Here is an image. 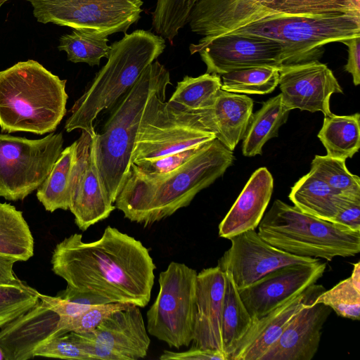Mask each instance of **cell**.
I'll use <instances>...</instances> for the list:
<instances>
[{"label":"cell","mask_w":360,"mask_h":360,"mask_svg":"<svg viewBox=\"0 0 360 360\" xmlns=\"http://www.w3.org/2000/svg\"><path fill=\"white\" fill-rule=\"evenodd\" d=\"M188 24L203 38L235 34L276 41L284 65L319 60L327 44L360 37L359 13L290 15L248 0H199Z\"/></svg>","instance_id":"6da1fadb"},{"label":"cell","mask_w":360,"mask_h":360,"mask_svg":"<svg viewBox=\"0 0 360 360\" xmlns=\"http://www.w3.org/2000/svg\"><path fill=\"white\" fill-rule=\"evenodd\" d=\"M53 273L73 289L98 295L109 303L148 305L156 269L141 241L107 226L101 237L85 242L73 233L53 250Z\"/></svg>","instance_id":"7a4b0ae2"},{"label":"cell","mask_w":360,"mask_h":360,"mask_svg":"<svg viewBox=\"0 0 360 360\" xmlns=\"http://www.w3.org/2000/svg\"><path fill=\"white\" fill-rule=\"evenodd\" d=\"M233 160V151L214 139L186 163L167 173H145L131 163L114 202L115 208L131 221L151 225L188 206L200 191L225 173Z\"/></svg>","instance_id":"3957f363"},{"label":"cell","mask_w":360,"mask_h":360,"mask_svg":"<svg viewBox=\"0 0 360 360\" xmlns=\"http://www.w3.org/2000/svg\"><path fill=\"white\" fill-rule=\"evenodd\" d=\"M66 80L34 60L0 71L2 132H53L66 113Z\"/></svg>","instance_id":"277c9868"},{"label":"cell","mask_w":360,"mask_h":360,"mask_svg":"<svg viewBox=\"0 0 360 360\" xmlns=\"http://www.w3.org/2000/svg\"><path fill=\"white\" fill-rule=\"evenodd\" d=\"M165 48L162 37L144 30L125 33L114 42L106 63L72 107L65 130L70 132L79 129L95 134L94 122L98 115L114 105Z\"/></svg>","instance_id":"5b68a950"},{"label":"cell","mask_w":360,"mask_h":360,"mask_svg":"<svg viewBox=\"0 0 360 360\" xmlns=\"http://www.w3.org/2000/svg\"><path fill=\"white\" fill-rule=\"evenodd\" d=\"M170 75L155 60L124 94L104 125L96 134L95 155L103 188L112 203L122 188L131 164V154L150 97Z\"/></svg>","instance_id":"8992f818"},{"label":"cell","mask_w":360,"mask_h":360,"mask_svg":"<svg viewBox=\"0 0 360 360\" xmlns=\"http://www.w3.org/2000/svg\"><path fill=\"white\" fill-rule=\"evenodd\" d=\"M259 235L290 254L332 261L360 252V231L319 219L276 200L259 224Z\"/></svg>","instance_id":"52a82bcc"},{"label":"cell","mask_w":360,"mask_h":360,"mask_svg":"<svg viewBox=\"0 0 360 360\" xmlns=\"http://www.w3.org/2000/svg\"><path fill=\"white\" fill-rule=\"evenodd\" d=\"M170 79L153 93L143 112L131 163L153 160L216 139L204 124L201 110L186 111L166 101Z\"/></svg>","instance_id":"ba28073f"},{"label":"cell","mask_w":360,"mask_h":360,"mask_svg":"<svg viewBox=\"0 0 360 360\" xmlns=\"http://www.w3.org/2000/svg\"><path fill=\"white\" fill-rule=\"evenodd\" d=\"M197 271L172 262L160 273L159 291L146 314L147 331L169 347H188L193 340Z\"/></svg>","instance_id":"9c48e42d"},{"label":"cell","mask_w":360,"mask_h":360,"mask_svg":"<svg viewBox=\"0 0 360 360\" xmlns=\"http://www.w3.org/2000/svg\"><path fill=\"white\" fill-rule=\"evenodd\" d=\"M61 132L39 139L0 133V197L17 201L37 190L63 150Z\"/></svg>","instance_id":"30bf717a"},{"label":"cell","mask_w":360,"mask_h":360,"mask_svg":"<svg viewBox=\"0 0 360 360\" xmlns=\"http://www.w3.org/2000/svg\"><path fill=\"white\" fill-rule=\"evenodd\" d=\"M41 23L108 37L127 33L141 17L143 0H26Z\"/></svg>","instance_id":"8fae6325"},{"label":"cell","mask_w":360,"mask_h":360,"mask_svg":"<svg viewBox=\"0 0 360 360\" xmlns=\"http://www.w3.org/2000/svg\"><path fill=\"white\" fill-rule=\"evenodd\" d=\"M191 54L198 53L207 73H224L257 66L284 65V50L278 42L259 37L225 34L202 37L189 46Z\"/></svg>","instance_id":"7c38bea8"},{"label":"cell","mask_w":360,"mask_h":360,"mask_svg":"<svg viewBox=\"0 0 360 360\" xmlns=\"http://www.w3.org/2000/svg\"><path fill=\"white\" fill-rule=\"evenodd\" d=\"M96 134L82 131L76 141V156L70 177L69 210L74 215L75 223L83 231L108 218L115 209L97 168Z\"/></svg>","instance_id":"4fadbf2b"},{"label":"cell","mask_w":360,"mask_h":360,"mask_svg":"<svg viewBox=\"0 0 360 360\" xmlns=\"http://www.w3.org/2000/svg\"><path fill=\"white\" fill-rule=\"evenodd\" d=\"M229 240L231 247L218 260L217 266L223 271L230 272L238 290L283 266L319 260L283 251L265 241L255 229L240 233Z\"/></svg>","instance_id":"5bb4252c"},{"label":"cell","mask_w":360,"mask_h":360,"mask_svg":"<svg viewBox=\"0 0 360 360\" xmlns=\"http://www.w3.org/2000/svg\"><path fill=\"white\" fill-rule=\"evenodd\" d=\"M326 263L292 264L278 268L238 290L253 323L321 278Z\"/></svg>","instance_id":"9a60e30c"},{"label":"cell","mask_w":360,"mask_h":360,"mask_svg":"<svg viewBox=\"0 0 360 360\" xmlns=\"http://www.w3.org/2000/svg\"><path fill=\"white\" fill-rule=\"evenodd\" d=\"M281 101L288 110L332 113L330 99L343 90L331 70L319 60L278 68Z\"/></svg>","instance_id":"2e32d148"},{"label":"cell","mask_w":360,"mask_h":360,"mask_svg":"<svg viewBox=\"0 0 360 360\" xmlns=\"http://www.w3.org/2000/svg\"><path fill=\"white\" fill-rule=\"evenodd\" d=\"M66 333V317L54 309L52 296L41 294L35 305L0 330V346L6 360H27L49 340Z\"/></svg>","instance_id":"e0dca14e"},{"label":"cell","mask_w":360,"mask_h":360,"mask_svg":"<svg viewBox=\"0 0 360 360\" xmlns=\"http://www.w3.org/2000/svg\"><path fill=\"white\" fill-rule=\"evenodd\" d=\"M324 290L323 285L313 284L255 321L236 344L228 360H261L292 319L304 307L314 303Z\"/></svg>","instance_id":"ac0fdd59"},{"label":"cell","mask_w":360,"mask_h":360,"mask_svg":"<svg viewBox=\"0 0 360 360\" xmlns=\"http://www.w3.org/2000/svg\"><path fill=\"white\" fill-rule=\"evenodd\" d=\"M139 307L116 311L95 330L84 333L112 353L117 360H137L148 353L150 339Z\"/></svg>","instance_id":"d6986e66"},{"label":"cell","mask_w":360,"mask_h":360,"mask_svg":"<svg viewBox=\"0 0 360 360\" xmlns=\"http://www.w3.org/2000/svg\"><path fill=\"white\" fill-rule=\"evenodd\" d=\"M225 285V274L218 266L204 269L198 274L193 340V346L224 354L221 316Z\"/></svg>","instance_id":"ffe728a7"},{"label":"cell","mask_w":360,"mask_h":360,"mask_svg":"<svg viewBox=\"0 0 360 360\" xmlns=\"http://www.w3.org/2000/svg\"><path fill=\"white\" fill-rule=\"evenodd\" d=\"M331 309L312 303L289 322L277 341L261 360H311L319 347L321 330Z\"/></svg>","instance_id":"44dd1931"},{"label":"cell","mask_w":360,"mask_h":360,"mask_svg":"<svg viewBox=\"0 0 360 360\" xmlns=\"http://www.w3.org/2000/svg\"><path fill=\"white\" fill-rule=\"evenodd\" d=\"M274 179L266 167L251 175L239 196L219 225V236L229 239L246 231L255 229L270 202Z\"/></svg>","instance_id":"7402d4cb"},{"label":"cell","mask_w":360,"mask_h":360,"mask_svg":"<svg viewBox=\"0 0 360 360\" xmlns=\"http://www.w3.org/2000/svg\"><path fill=\"white\" fill-rule=\"evenodd\" d=\"M253 105L249 96L221 89L213 106L200 110L207 131L233 151L244 136Z\"/></svg>","instance_id":"603a6c76"},{"label":"cell","mask_w":360,"mask_h":360,"mask_svg":"<svg viewBox=\"0 0 360 360\" xmlns=\"http://www.w3.org/2000/svg\"><path fill=\"white\" fill-rule=\"evenodd\" d=\"M342 195L309 172L291 188L289 198L300 211L333 222Z\"/></svg>","instance_id":"cb8c5ba5"},{"label":"cell","mask_w":360,"mask_h":360,"mask_svg":"<svg viewBox=\"0 0 360 360\" xmlns=\"http://www.w3.org/2000/svg\"><path fill=\"white\" fill-rule=\"evenodd\" d=\"M289 112L282 103L280 94L263 103L250 117L243 138V155H262L264 144L278 136L279 128L287 122Z\"/></svg>","instance_id":"d4e9b609"},{"label":"cell","mask_w":360,"mask_h":360,"mask_svg":"<svg viewBox=\"0 0 360 360\" xmlns=\"http://www.w3.org/2000/svg\"><path fill=\"white\" fill-rule=\"evenodd\" d=\"M318 138L327 155L338 159L351 158L360 148V115L324 116Z\"/></svg>","instance_id":"484cf974"},{"label":"cell","mask_w":360,"mask_h":360,"mask_svg":"<svg viewBox=\"0 0 360 360\" xmlns=\"http://www.w3.org/2000/svg\"><path fill=\"white\" fill-rule=\"evenodd\" d=\"M76 156V141L61 152L49 174L37 189V198L46 211L69 210L70 177Z\"/></svg>","instance_id":"4316f807"},{"label":"cell","mask_w":360,"mask_h":360,"mask_svg":"<svg viewBox=\"0 0 360 360\" xmlns=\"http://www.w3.org/2000/svg\"><path fill=\"white\" fill-rule=\"evenodd\" d=\"M34 237L22 212L0 202V254L25 262L34 255Z\"/></svg>","instance_id":"83f0119b"},{"label":"cell","mask_w":360,"mask_h":360,"mask_svg":"<svg viewBox=\"0 0 360 360\" xmlns=\"http://www.w3.org/2000/svg\"><path fill=\"white\" fill-rule=\"evenodd\" d=\"M226 285L224 295L221 333L224 353L227 357L236 344L244 336L253 321L243 304L231 274L224 271Z\"/></svg>","instance_id":"f1b7e54d"},{"label":"cell","mask_w":360,"mask_h":360,"mask_svg":"<svg viewBox=\"0 0 360 360\" xmlns=\"http://www.w3.org/2000/svg\"><path fill=\"white\" fill-rule=\"evenodd\" d=\"M219 75L205 73L196 77L185 76L177 83L168 102L186 111H197L213 106L221 89Z\"/></svg>","instance_id":"f546056e"},{"label":"cell","mask_w":360,"mask_h":360,"mask_svg":"<svg viewBox=\"0 0 360 360\" xmlns=\"http://www.w3.org/2000/svg\"><path fill=\"white\" fill-rule=\"evenodd\" d=\"M221 76L222 90L232 93L268 94L278 85V67L257 66L233 70Z\"/></svg>","instance_id":"4dcf8cb0"},{"label":"cell","mask_w":360,"mask_h":360,"mask_svg":"<svg viewBox=\"0 0 360 360\" xmlns=\"http://www.w3.org/2000/svg\"><path fill=\"white\" fill-rule=\"evenodd\" d=\"M108 43L107 36L72 30L60 37L58 49L65 51L68 60L72 63L94 66L99 65L101 58H108L110 49Z\"/></svg>","instance_id":"1f68e13d"},{"label":"cell","mask_w":360,"mask_h":360,"mask_svg":"<svg viewBox=\"0 0 360 360\" xmlns=\"http://www.w3.org/2000/svg\"><path fill=\"white\" fill-rule=\"evenodd\" d=\"M309 172L338 193L360 196L359 177L348 170L345 160L316 155L311 162Z\"/></svg>","instance_id":"d6a6232c"},{"label":"cell","mask_w":360,"mask_h":360,"mask_svg":"<svg viewBox=\"0 0 360 360\" xmlns=\"http://www.w3.org/2000/svg\"><path fill=\"white\" fill-rule=\"evenodd\" d=\"M272 10L296 15L360 14V0H272L263 5Z\"/></svg>","instance_id":"836d02e7"},{"label":"cell","mask_w":360,"mask_h":360,"mask_svg":"<svg viewBox=\"0 0 360 360\" xmlns=\"http://www.w3.org/2000/svg\"><path fill=\"white\" fill-rule=\"evenodd\" d=\"M40 295L23 281L0 285V329L35 305Z\"/></svg>","instance_id":"e575fe53"},{"label":"cell","mask_w":360,"mask_h":360,"mask_svg":"<svg viewBox=\"0 0 360 360\" xmlns=\"http://www.w3.org/2000/svg\"><path fill=\"white\" fill-rule=\"evenodd\" d=\"M329 307L338 316L352 320L360 319V290L350 278L341 281L332 288L324 290L315 300Z\"/></svg>","instance_id":"d590c367"},{"label":"cell","mask_w":360,"mask_h":360,"mask_svg":"<svg viewBox=\"0 0 360 360\" xmlns=\"http://www.w3.org/2000/svg\"><path fill=\"white\" fill-rule=\"evenodd\" d=\"M131 304L106 303L91 306L82 314L66 317V330L68 333H88L95 330L106 318L113 312L125 309ZM134 305V304H133Z\"/></svg>","instance_id":"8d00e7d4"},{"label":"cell","mask_w":360,"mask_h":360,"mask_svg":"<svg viewBox=\"0 0 360 360\" xmlns=\"http://www.w3.org/2000/svg\"><path fill=\"white\" fill-rule=\"evenodd\" d=\"M205 143L166 155L159 158L141 160L134 164L145 173L151 174L167 173L186 163L202 148Z\"/></svg>","instance_id":"74e56055"},{"label":"cell","mask_w":360,"mask_h":360,"mask_svg":"<svg viewBox=\"0 0 360 360\" xmlns=\"http://www.w3.org/2000/svg\"><path fill=\"white\" fill-rule=\"evenodd\" d=\"M42 356L63 359L91 360L68 336H58L41 345L34 353V357Z\"/></svg>","instance_id":"f35d334b"},{"label":"cell","mask_w":360,"mask_h":360,"mask_svg":"<svg viewBox=\"0 0 360 360\" xmlns=\"http://www.w3.org/2000/svg\"><path fill=\"white\" fill-rule=\"evenodd\" d=\"M333 222L354 231H360V196L343 194Z\"/></svg>","instance_id":"ab89813d"},{"label":"cell","mask_w":360,"mask_h":360,"mask_svg":"<svg viewBox=\"0 0 360 360\" xmlns=\"http://www.w3.org/2000/svg\"><path fill=\"white\" fill-rule=\"evenodd\" d=\"M160 359L162 360H227L226 356L221 352L195 346L181 352L165 350Z\"/></svg>","instance_id":"60d3db41"},{"label":"cell","mask_w":360,"mask_h":360,"mask_svg":"<svg viewBox=\"0 0 360 360\" xmlns=\"http://www.w3.org/2000/svg\"><path fill=\"white\" fill-rule=\"evenodd\" d=\"M347 46L348 58L344 69L352 75L353 84H360V37L342 41Z\"/></svg>","instance_id":"b9f144b4"},{"label":"cell","mask_w":360,"mask_h":360,"mask_svg":"<svg viewBox=\"0 0 360 360\" xmlns=\"http://www.w3.org/2000/svg\"><path fill=\"white\" fill-rule=\"evenodd\" d=\"M56 297L89 307L109 303L107 300L98 295L88 292L79 291L68 286H67L65 289L58 292Z\"/></svg>","instance_id":"7bdbcfd3"},{"label":"cell","mask_w":360,"mask_h":360,"mask_svg":"<svg viewBox=\"0 0 360 360\" xmlns=\"http://www.w3.org/2000/svg\"><path fill=\"white\" fill-rule=\"evenodd\" d=\"M15 258L0 254V285H11L21 282L13 272Z\"/></svg>","instance_id":"ee69618b"},{"label":"cell","mask_w":360,"mask_h":360,"mask_svg":"<svg viewBox=\"0 0 360 360\" xmlns=\"http://www.w3.org/2000/svg\"><path fill=\"white\" fill-rule=\"evenodd\" d=\"M349 278L354 286L360 290V263L359 262L354 264V269Z\"/></svg>","instance_id":"f6af8a7d"},{"label":"cell","mask_w":360,"mask_h":360,"mask_svg":"<svg viewBox=\"0 0 360 360\" xmlns=\"http://www.w3.org/2000/svg\"><path fill=\"white\" fill-rule=\"evenodd\" d=\"M255 3H259L262 5H266L269 4L272 0H248Z\"/></svg>","instance_id":"bcb514c9"},{"label":"cell","mask_w":360,"mask_h":360,"mask_svg":"<svg viewBox=\"0 0 360 360\" xmlns=\"http://www.w3.org/2000/svg\"><path fill=\"white\" fill-rule=\"evenodd\" d=\"M0 360H6V356H5L4 352L1 346H0Z\"/></svg>","instance_id":"7dc6e473"},{"label":"cell","mask_w":360,"mask_h":360,"mask_svg":"<svg viewBox=\"0 0 360 360\" xmlns=\"http://www.w3.org/2000/svg\"><path fill=\"white\" fill-rule=\"evenodd\" d=\"M8 0H0V8L1 6L6 1H8Z\"/></svg>","instance_id":"c3c4849f"}]
</instances>
